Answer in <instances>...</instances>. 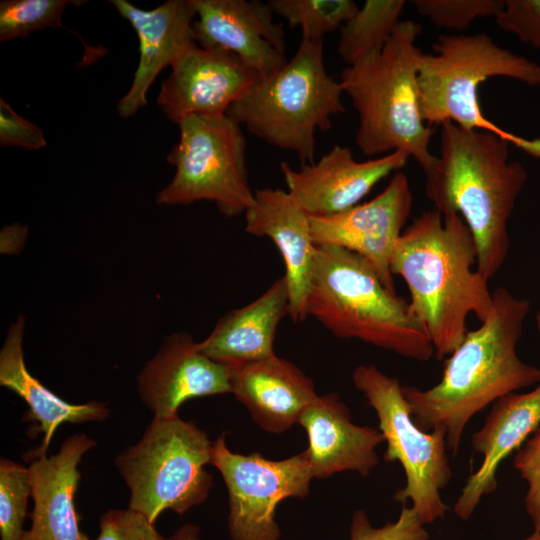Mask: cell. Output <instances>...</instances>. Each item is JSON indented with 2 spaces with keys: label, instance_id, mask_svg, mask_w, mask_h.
Wrapping results in <instances>:
<instances>
[{
  "label": "cell",
  "instance_id": "1",
  "mask_svg": "<svg viewBox=\"0 0 540 540\" xmlns=\"http://www.w3.org/2000/svg\"><path fill=\"white\" fill-rule=\"evenodd\" d=\"M530 309L528 299L496 288L489 313L445 360L440 381L424 390L402 386L415 424L424 431L442 428L453 456L475 414L505 395L540 383V368L516 352Z\"/></svg>",
  "mask_w": 540,
  "mask_h": 540
},
{
  "label": "cell",
  "instance_id": "15",
  "mask_svg": "<svg viewBox=\"0 0 540 540\" xmlns=\"http://www.w3.org/2000/svg\"><path fill=\"white\" fill-rule=\"evenodd\" d=\"M194 41L238 56L259 76L282 68L288 61L282 25L273 20L270 5L258 0H193Z\"/></svg>",
  "mask_w": 540,
  "mask_h": 540
},
{
  "label": "cell",
  "instance_id": "31",
  "mask_svg": "<svg viewBox=\"0 0 540 540\" xmlns=\"http://www.w3.org/2000/svg\"><path fill=\"white\" fill-rule=\"evenodd\" d=\"M513 465L527 484L525 509L534 531L540 532V426L517 451Z\"/></svg>",
  "mask_w": 540,
  "mask_h": 540
},
{
  "label": "cell",
  "instance_id": "9",
  "mask_svg": "<svg viewBox=\"0 0 540 540\" xmlns=\"http://www.w3.org/2000/svg\"><path fill=\"white\" fill-rule=\"evenodd\" d=\"M352 380L376 412L378 429L387 443L384 460L397 461L404 470L406 483L394 493V500L402 504L410 501L425 525L444 518L449 507L441 491L452 478L445 431L420 429L399 380L374 365H358Z\"/></svg>",
  "mask_w": 540,
  "mask_h": 540
},
{
  "label": "cell",
  "instance_id": "23",
  "mask_svg": "<svg viewBox=\"0 0 540 540\" xmlns=\"http://www.w3.org/2000/svg\"><path fill=\"white\" fill-rule=\"evenodd\" d=\"M285 276L276 279L258 298L222 316L198 349L210 359L235 367L275 355L273 343L281 320L289 316Z\"/></svg>",
  "mask_w": 540,
  "mask_h": 540
},
{
  "label": "cell",
  "instance_id": "27",
  "mask_svg": "<svg viewBox=\"0 0 540 540\" xmlns=\"http://www.w3.org/2000/svg\"><path fill=\"white\" fill-rule=\"evenodd\" d=\"M69 0H2L0 2V42L25 37L33 31L62 27Z\"/></svg>",
  "mask_w": 540,
  "mask_h": 540
},
{
  "label": "cell",
  "instance_id": "20",
  "mask_svg": "<svg viewBox=\"0 0 540 540\" xmlns=\"http://www.w3.org/2000/svg\"><path fill=\"white\" fill-rule=\"evenodd\" d=\"M540 426V383L526 393H510L492 404L483 426L471 438L472 448L483 456L457 498L453 512L468 520L486 495L497 489L499 465L519 450Z\"/></svg>",
  "mask_w": 540,
  "mask_h": 540
},
{
  "label": "cell",
  "instance_id": "22",
  "mask_svg": "<svg viewBox=\"0 0 540 540\" xmlns=\"http://www.w3.org/2000/svg\"><path fill=\"white\" fill-rule=\"evenodd\" d=\"M231 393L265 432L289 430L318 397L313 380L292 362L276 354L228 367Z\"/></svg>",
  "mask_w": 540,
  "mask_h": 540
},
{
  "label": "cell",
  "instance_id": "8",
  "mask_svg": "<svg viewBox=\"0 0 540 540\" xmlns=\"http://www.w3.org/2000/svg\"><path fill=\"white\" fill-rule=\"evenodd\" d=\"M212 445L191 421L154 417L140 440L114 461L130 491L128 508L155 524L165 510L183 515L205 502L213 484L205 468Z\"/></svg>",
  "mask_w": 540,
  "mask_h": 540
},
{
  "label": "cell",
  "instance_id": "3",
  "mask_svg": "<svg viewBox=\"0 0 540 540\" xmlns=\"http://www.w3.org/2000/svg\"><path fill=\"white\" fill-rule=\"evenodd\" d=\"M440 126L439 156L425 173V193L441 214L464 220L477 249L476 269L489 280L507 258L508 221L528 172L509 159V143L500 137L452 121Z\"/></svg>",
  "mask_w": 540,
  "mask_h": 540
},
{
  "label": "cell",
  "instance_id": "2",
  "mask_svg": "<svg viewBox=\"0 0 540 540\" xmlns=\"http://www.w3.org/2000/svg\"><path fill=\"white\" fill-rule=\"evenodd\" d=\"M476 265L474 238L456 213L423 211L396 243L391 272L405 281L410 308L424 326L437 359L459 346L470 314L482 322L491 309L489 280Z\"/></svg>",
  "mask_w": 540,
  "mask_h": 540
},
{
  "label": "cell",
  "instance_id": "26",
  "mask_svg": "<svg viewBox=\"0 0 540 540\" xmlns=\"http://www.w3.org/2000/svg\"><path fill=\"white\" fill-rule=\"evenodd\" d=\"M268 4L290 27H299L301 38L309 41H323L359 9L353 0H269Z\"/></svg>",
  "mask_w": 540,
  "mask_h": 540
},
{
  "label": "cell",
  "instance_id": "14",
  "mask_svg": "<svg viewBox=\"0 0 540 540\" xmlns=\"http://www.w3.org/2000/svg\"><path fill=\"white\" fill-rule=\"evenodd\" d=\"M409 156L395 151L366 161L349 147L334 145L313 163L294 169L280 163L287 192L309 216H328L358 204L381 180L399 171Z\"/></svg>",
  "mask_w": 540,
  "mask_h": 540
},
{
  "label": "cell",
  "instance_id": "37",
  "mask_svg": "<svg viewBox=\"0 0 540 540\" xmlns=\"http://www.w3.org/2000/svg\"><path fill=\"white\" fill-rule=\"evenodd\" d=\"M536 327H537V330L540 334V307L537 311V314H536Z\"/></svg>",
  "mask_w": 540,
  "mask_h": 540
},
{
  "label": "cell",
  "instance_id": "17",
  "mask_svg": "<svg viewBox=\"0 0 540 540\" xmlns=\"http://www.w3.org/2000/svg\"><path fill=\"white\" fill-rule=\"evenodd\" d=\"M134 28L139 40V62L131 86L117 103L120 117L129 118L147 105V92L159 73L172 67L195 43L193 0H168L154 9L138 8L127 0H110Z\"/></svg>",
  "mask_w": 540,
  "mask_h": 540
},
{
  "label": "cell",
  "instance_id": "24",
  "mask_svg": "<svg viewBox=\"0 0 540 540\" xmlns=\"http://www.w3.org/2000/svg\"><path fill=\"white\" fill-rule=\"evenodd\" d=\"M25 319L17 317L7 332L0 351V385L22 398L29 410L27 421L36 422L34 433L43 434L39 447L27 459L47 455L57 428L64 423L103 421L109 416L107 405L99 401L73 404L65 401L45 387L28 370L23 353Z\"/></svg>",
  "mask_w": 540,
  "mask_h": 540
},
{
  "label": "cell",
  "instance_id": "30",
  "mask_svg": "<svg viewBox=\"0 0 540 540\" xmlns=\"http://www.w3.org/2000/svg\"><path fill=\"white\" fill-rule=\"evenodd\" d=\"M350 540H429L425 524L412 507L403 505L398 518L383 526L371 525L365 511L353 512L350 524Z\"/></svg>",
  "mask_w": 540,
  "mask_h": 540
},
{
  "label": "cell",
  "instance_id": "25",
  "mask_svg": "<svg viewBox=\"0 0 540 540\" xmlns=\"http://www.w3.org/2000/svg\"><path fill=\"white\" fill-rule=\"evenodd\" d=\"M404 0H366L339 29L338 54L348 65L381 50L401 22Z\"/></svg>",
  "mask_w": 540,
  "mask_h": 540
},
{
  "label": "cell",
  "instance_id": "11",
  "mask_svg": "<svg viewBox=\"0 0 540 540\" xmlns=\"http://www.w3.org/2000/svg\"><path fill=\"white\" fill-rule=\"evenodd\" d=\"M210 464L226 485L232 540H279L277 506L287 498L307 497L314 479L305 451L282 460L240 454L227 447L225 433L213 441Z\"/></svg>",
  "mask_w": 540,
  "mask_h": 540
},
{
  "label": "cell",
  "instance_id": "32",
  "mask_svg": "<svg viewBox=\"0 0 540 540\" xmlns=\"http://www.w3.org/2000/svg\"><path fill=\"white\" fill-rule=\"evenodd\" d=\"M95 540H167L155 524L131 509H113L100 517L99 534Z\"/></svg>",
  "mask_w": 540,
  "mask_h": 540
},
{
  "label": "cell",
  "instance_id": "16",
  "mask_svg": "<svg viewBox=\"0 0 540 540\" xmlns=\"http://www.w3.org/2000/svg\"><path fill=\"white\" fill-rule=\"evenodd\" d=\"M137 384L143 404L160 418L177 416L188 400L231 393L229 368L204 355L186 332L166 338Z\"/></svg>",
  "mask_w": 540,
  "mask_h": 540
},
{
  "label": "cell",
  "instance_id": "4",
  "mask_svg": "<svg viewBox=\"0 0 540 540\" xmlns=\"http://www.w3.org/2000/svg\"><path fill=\"white\" fill-rule=\"evenodd\" d=\"M306 314L339 338L416 361L435 355L409 302L389 290L366 259L341 247L317 246Z\"/></svg>",
  "mask_w": 540,
  "mask_h": 540
},
{
  "label": "cell",
  "instance_id": "28",
  "mask_svg": "<svg viewBox=\"0 0 540 540\" xmlns=\"http://www.w3.org/2000/svg\"><path fill=\"white\" fill-rule=\"evenodd\" d=\"M31 485L28 468L12 460L0 459V538L21 540L25 530Z\"/></svg>",
  "mask_w": 540,
  "mask_h": 540
},
{
  "label": "cell",
  "instance_id": "12",
  "mask_svg": "<svg viewBox=\"0 0 540 540\" xmlns=\"http://www.w3.org/2000/svg\"><path fill=\"white\" fill-rule=\"evenodd\" d=\"M413 203L407 176L395 172L371 200L328 216H309L316 246H337L366 259L384 285L396 292L390 269L392 253L406 227Z\"/></svg>",
  "mask_w": 540,
  "mask_h": 540
},
{
  "label": "cell",
  "instance_id": "13",
  "mask_svg": "<svg viewBox=\"0 0 540 540\" xmlns=\"http://www.w3.org/2000/svg\"><path fill=\"white\" fill-rule=\"evenodd\" d=\"M258 78L235 54L194 43L162 82L157 105L177 125L188 116L219 118Z\"/></svg>",
  "mask_w": 540,
  "mask_h": 540
},
{
  "label": "cell",
  "instance_id": "18",
  "mask_svg": "<svg viewBox=\"0 0 540 540\" xmlns=\"http://www.w3.org/2000/svg\"><path fill=\"white\" fill-rule=\"evenodd\" d=\"M244 215L245 232L270 238L279 250L289 290V317L303 322L317 249L309 215L287 190L269 187L254 191V202Z\"/></svg>",
  "mask_w": 540,
  "mask_h": 540
},
{
  "label": "cell",
  "instance_id": "19",
  "mask_svg": "<svg viewBox=\"0 0 540 540\" xmlns=\"http://www.w3.org/2000/svg\"><path fill=\"white\" fill-rule=\"evenodd\" d=\"M95 445L89 436L74 434L56 454L31 460L27 468L34 506L31 528L21 540H90L80 529L75 495L81 479L78 466Z\"/></svg>",
  "mask_w": 540,
  "mask_h": 540
},
{
  "label": "cell",
  "instance_id": "35",
  "mask_svg": "<svg viewBox=\"0 0 540 540\" xmlns=\"http://www.w3.org/2000/svg\"><path fill=\"white\" fill-rule=\"evenodd\" d=\"M167 540H201L200 529L193 524H184L167 538Z\"/></svg>",
  "mask_w": 540,
  "mask_h": 540
},
{
  "label": "cell",
  "instance_id": "7",
  "mask_svg": "<svg viewBox=\"0 0 540 540\" xmlns=\"http://www.w3.org/2000/svg\"><path fill=\"white\" fill-rule=\"evenodd\" d=\"M432 50L422 52L418 62V102L423 121L432 127L452 121L467 129L490 132L522 149L526 139L485 117L478 88L494 77L538 86L540 64L500 47L485 33L440 34Z\"/></svg>",
  "mask_w": 540,
  "mask_h": 540
},
{
  "label": "cell",
  "instance_id": "10",
  "mask_svg": "<svg viewBox=\"0 0 540 540\" xmlns=\"http://www.w3.org/2000/svg\"><path fill=\"white\" fill-rule=\"evenodd\" d=\"M178 142L167 155L175 167L170 183L156 196L159 205L214 202L226 217L245 213L254 202L242 127L228 115L188 116L179 124Z\"/></svg>",
  "mask_w": 540,
  "mask_h": 540
},
{
  "label": "cell",
  "instance_id": "21",
  "mask_svg": "<svg viewBox=\"0 0 540 540\" xmlns=\"http://www.w3.org/2000/svg\"><path fill=\"white\" fill-rule=\"evenodd\" d=\"M308 438L305 453L314 479L345 471L368 476L378 465L377 447L385 442L379 429L357 425L347 405L335 393L318 395L299 422Z\"/></svg>",
  "mask_w": 540,
  "mask_h": 540
},
{
  "label": "cell",
  "instance_id": "36",
  "mask_svg": "<svg viewBox=\"0 0 540 540\" xmlns=\"http://www.w3.org/2000/svg\"><path fill=\"white\" fill-rule=\"evenodd\" d=\"M518 540H540V532L533 531V533L530 534L529 536L524 537L522 539H518Z\"/></svg>",
  "mask_w": 540,
  "mask_h": 540
},
{
  "label": "cell",
  "instance_id": "34",
  "mask_svg": "<svg viewBox=\"0 0 540 540\" xmlns=\"http://www.w3.org/2000/svg\"><path fill=\"white\" fill-rule=\"evenodd\" d=\"M0 145L35 151L46 147L47 141L38 125L20 116L0 98Z\"/></svg>",
  "mask_w": 540,
  "mask_h": 540
},
{
  "label": "cell",
  "instance_id": "29",
  "mask_svg": "<svg viewBox=\"0 0 540 540\" xmlns=\"http://www.w3.org/2000/svg\"><path fill=\"white\" fill-rule=\"evenodd\" d=\"M505 0H415L418 14L437 27L462 32L479 17H496Z\"/></svg>",
  "mask_w": 540,
  "mask_h": 540
},
{
  "label": "cell",
  "instance_id": "33",
  "mask_svg": "<svg viewBox=\"0 0 540 540\" xmlns=\"http://www.w3.org/2000/svg\"><path fill=\"white\" fill-rule=\"evenodd\" d=\"M498 26L540 52V0H505Z\"/></svg>",
  "mask_w": 540,
  "mask_h": 540
},
{
  "label": "cell",
  "instance_id": "5",
  "mask_svg": "<svg viewBox=\"0 0 540 540\" xmlns=\"http://www.w3.org/2000/svg\"><path fill=\"white\" fill-rule=\"evenodd\" d=\"M422 26L401 21L385 46L348 65L339 83L358 113L355 143L367 156L402 151L424 173L436 162L429 151L434 128L420 113L417 71L422 51L416 40Z\"/></svg>",
  "mask_w": 540,
  "mask_h": 540
},
{
  "label": "cell",
  "instance_id": "6",
  "mask_svg": "<svg viewBox=\"0 0 540 540\" xmlns=\"http://www.w3.org/2000/svg\"><path fill=\"white\" fill-rule=\"evenodd\" d=\"M339 81L324 63L323 41L302 39L293 57L259 76L227 115L266 143L294 152L302 164L315 161V133L346 111Z\"/></svg>",
  "mask_w": 540,
  "mask_h": 540
}]
</instances>
